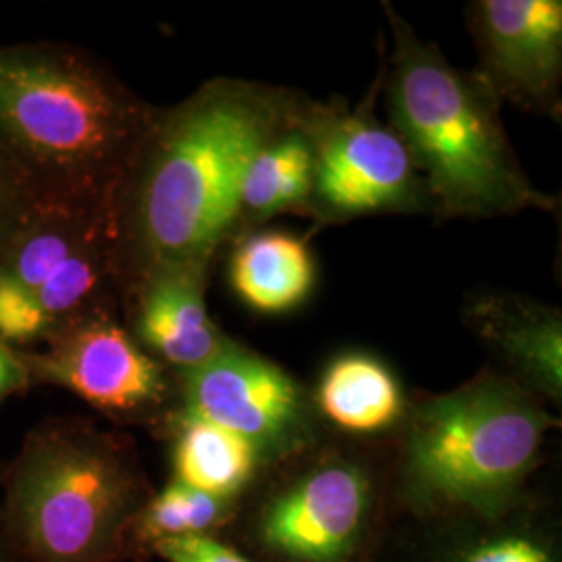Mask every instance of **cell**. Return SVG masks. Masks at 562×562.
Instances as JSON below:
<instances>
[{
	"instance_id": "6da1fadb",
	"label": "cell",
	"mask_w": 562,
	"mask_h": 562,
	"mask_svg": "<svg viewBox=\"0 0 562 562\" xmlns=\"http://www.w3.org/2000/svg\"><path fill=\"white\" fill-rule=\"evenodd\" d=\"M285 121L273 92L232 80L157 111L115 206L125 299L157 269L209 265L240 217L248 165Z\"/></svg>"
},
{
	"instance_id": "7a4b0ae2",
	"label": "cell",
	"mask_w": 562,
	"mask_h": 562,
	"mask_svg": "<svg viewBox=\"0 0 562 562\" xmlns=\"http://www.w3.org/2000/svg\"><path fill=\"white\" fill-rule=\"evenodd\" d=\"M155 115L76 46H0V150L41 206L115 217Z\"/></svg>"
},
{
	"instance_id": "3957f363",
	"label": "cell",
	"mask_w": 562,
	"mask_h": 562,
	"mask_svg": "<svg viewBox=\"0 0 562 562\" xmlns=\"http://www.w3.org/2000/svg\"><path fill=\"white\" fill-rule=\"evenodd\" d=\"M144 504L120 438L59 417L36 425L9 464L0 525L20 562H113Z\"/></svg>"
},
{
	"instance_id": "277c9868",
	"label": "cell",
	"mask_w": 562,
	"mask_h": 562,
	"mask_svg": "<svg viewBox=\"0 0 562 562\" xmlns=\"http://www.w3.org/2000/svg\"><path fill=\"white\" fill-rule=\"evenodd\" d=\"M394 30L392 117L440 206L469 215L552 206L522 178L487 86L452 69L401 21Z\"/></svg>"
},
{
	"instance_id": "5b68a950",
	"label": "cell",
	"mask_w": 562,
	"mask_h": 562,
	"mask_svg": "<svg viewBox=\"0 0 562 562\" xmlns=\"http://www.w3.org/2000/svg\"><path fill=\"white\" fill-rule=\"evenodd\" d=\"M550 425L515 383H469L417 411L406 448L411 482L436 503L496 506L536 467Z\"/></svg>"
},
{
	"instance_id": "8992f818",
	"label": "cell",
	"mask_w": 562,
	"mask_h": 562,
	"mask_svg": "<svg viewBox=\"0 0 562 562\" xmlns=\"http://www.w3.org/2000/svg\"><path fill=\"white\" fill-rule=\"evenodd\" d=\"M44 350H18L30 387H63L113 419L155 415L169 398L165 364L153 359L117 313L69 323Z\"/></svg>"
},
{
	"instance_id": "52a82bcc",
	"label": "cell",
	"mask_w": 562,
	"mask_h": 562,
	"mask_svg": "<svg viewBox=\"0 0 562 562\" xmlns=\"http://www.w3.org/2000/svg\"><path fill=\"white\" fill-rule=\"evenodd\" d=\"M186 417L213 423L259 450L283 443L304 417L299 383L276 362L232 340L201 367L181 373Z\"/></svg>"
},
{
	"instance_id": "ba28073f",
	"label": "cell",
	"mask_w": 562,
	"mask_h": 562,
	"mask_svg": "<svg viewBox=\"0 0 562 562\" xmlns=\"http://www.w3.org/2000/svg\"><path fill=\"white\" fill-rule=\"evenodd\" d=\"M313 192L338 215L404 211L419 201L422 181L394 130L362 115L327 121L311 136Z\"/></svg>"
},
{
	"instance_id": "9c48e42d",
	"label": "cell",
	"mask_w": 562,
	"mask_h": 562,
	"mask_svg": "<svg viewBox=\"0 0 562 562\" xmlns=\"http://www.w3.org/2000/svg\"><path fill=\"white\" fill-rule=\"evenodd\" d=\"M369 483L352 464H325L285 490L265 510L261 538L294 562H340L359 540Z\"/></svg>"
},
{
	"instance_id": "30bf717a",
	"label": "cell",
	"mask_w": 562,
	"mask_h": 562,
	"mask_svg": "<svg viewBox=\"0 0 562 562\" xmlns=\"http://www.w3.org/2000/svg\"><path fill=\"white\" fill-rule=\"evenodd\" d=\"M477 34L490 80L522 102L554 97L561 80L562 2L483 0Z\"/></svg>"
},
{
	"instance_id": "8fae6325",
	"label": "cell",
	"mask_w": 562,
	"mask_h": 562,
	"mask_svg": "<svg viewBox=\"0 0 562 562\" xmlns=\"http://www.w3.org/2000/svg\"><path fill=\"white\" fill-rule=\"evenodd\" d=\"M209 265H173L148 273L127 294L132 325L142 348L180 373L211 361L227 338L209 317L204 280Z\"/></svg>"
},
{
	"instance_id": "7c38bea8",
	"label": "cell",
	"mask_w": 562,
	"mask_h": 562,
	"mask_svg": "<svg viewBox=\"0 0 562 562\" xmlns=\"http://www.w3.org/2000/svg\"><path fill=\"white\" fill-rule=\"evenodd\" d=\"M229 283L252 311L280 315L301 306L313 292L315 261L301 238L262 232L241 241L234 252Z\"/></svg>"
},
{
	"instance_id": "4fadbf2b",
	"label": "cell",
	"mask_w": 562,
	"mask_h": 562,
	"mask_svg": "<svg viewBox=\"0 0 562 562\" xmlns=\"http://www.w3.org/2000/svg\"><path fill=\"white\" fill-rule=\"evenodd\" d=\"M473 323L527 378L550 396H561L562 325L554 311L490 296L473 306Z\"/></svg>"
},
{
	"instance_id": "5bb4252c",
	"label": "cell",
	"mask_w": 562,
	"mask_h": 562,
	"mask_svg": "<svg viewBox=\"0 0 562 562\" xmlns=\"http://www.w3.org/2000/svg\"><path fill=\"white\" fill-rule=\"evenodd\" d=\"M317 401L323 415L346 431L375 434L390 429L404 413L401 383L382 361L346 355L323 373Z\"/></svg>"
},
{
	"instance_id": "9a60e30c",
	"label": "cell",
	"mask_w": 562,
	"mask_h": 562,
	"mask_svg": "<svg viewBox=\"0 0 562 562\" xmlns=\"http://www.w3.org/2000/svg\"><path fill=\"white\" fill-rule=\"evenodd\" d=\"M171 427L176 482L225 501L252 477L261 454L255 443L180 413L173 415Z\"/></svg>"
},
{
	"instance_id": "2e32d148",
	"label": "cell",
	"mask_w": 562,
	"mask_h": 562,
	"mask_svg": "<svg viewBox=\"0 0 562 562\" xmlns=\"http://www.w3.org/2000/svg\"><path fill=\"white\" fill-rule=\"evenodd\" d=\"M315 146L299 130H285L267 142L248 165L241 180L240 215L269 217L301 204L313 194Z\"/></svg>"
},
{
	"instance_id": "e0dca14e",
	"label": "cell",
	"mask_w": 562,
	"mask_h": 562,
	"mask_svg": "<svg viewBox=\"0 0 562 562\" xmlns=\"http://www.w3.org/2000/svg\"><path fill=\"white\" fill-rule=\"evenodd\" d=\"M223 510L225 501L222 498L173 482L142 506L134 525L142 540L148 543L183 536H206V531L222 519Z\"/></svg>"
},
{
	"instance_id": "ac0fdd59",
	"label": "cell",
	"mask_w": 562,
	"mask_h": 562,
	"mask_svg": "<svg viewBox=\"0 0 562 562\" xmlns=\"http://www.w3.org/2000/svg\"><path fill=\"white\" fill-rule=\"evenodd\" d=\"M53 336V322L41 302L20 281L0 269V341L15 350H32Z\"/></svg>"
},
{
	"instance_id": "d6986e66",
	"label": "cell",
	"mask_w": 562,
	"mask_h": 562,
	"mask_svg": "<svg viewBox=\"0 0 562 562\" xmlns=\"http://www.w3.org/2000/svg\"><path fill=\"white\" fill-rule=\"evenodd\" d=\"M454 562H559L550 546L529 533H503L462 550Z\"/></svg>"
},
{
	"instance_id": "ffe728a7",
	"label": "cell",
	"mask_w": 562,
	"mask_h": 562,
	"mask_svg": "<svg viewBox=\"0 0 562 562\" xmlns=\"http://www.w3.org/2000/svg\"><path fill=\"white\" fill-rule=\"evenodd\" d=\"M34 209V199L18 169L0 150V261Z\"/></svg>"
},
{
	"instance_id": "44dd1931",
	"label": "cell",
	"mask_w": 562,
	"mask_h": 562,
	"mask_svg": "<svg viewBox=\"0 0 562 562\" xmlns=\"http://www.w3.org/2000/svg\"><path fill=\"white\" fill-rule=\"evenodd\" d=\"M155 552L167 562H250L236 550L209 538V536H183L153 543Z\"/></svg>"
},
{
	"instance_id": "7402d4cb",
	"label": "cell",
	"mask_w": 562,
	"mask_h": 562,
	"mask_svg": "<svg viewBox=\"0 0 562 562\" xmlns=\"http://www.w3.org/2000/svg\"><path fill=\"white\" fill-rule=\"evenodd\" d=\"M30 390V378L15 348L0 341V404L13 394Z\"/></svg>"
},
{
	"instance_id": "603a6c76",
	"label": "cell",
	"mask_w": 562,
	"mask_h": 562,
	"mask_svg": "<svg viewBox=\"0 0 562 562\" xmlns=\"http://www.w3.org/2000/svg\"><path fill=\"white\" fill-rule=\"evenodd\" d=\"M0 562H20L9 550H4V548H0Z\"/></svg>"
}]
</instances>
